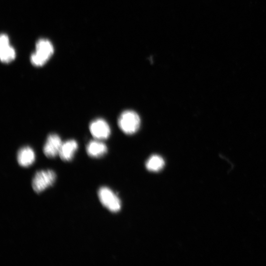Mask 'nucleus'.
<instances>
[{
	"mask_svg": "<svg viewBox=\"0 0 266 266\" xmlns=\"http://www.w3.org/2000/svg\"><path fill=\"white\" fill-rule=\"evenodd\" d=\"M17 158L18 164L21 166L28 167L34 163L36 156L31 147L24 146L18 151Z\"/></svg>",
	"mask_w": 266,
	"mask_h": 266,
	"instance_id": "0eeeda50",
	"label": "nucleus"
},
{
	"mask_svg": "<svg viewBox=\"0 0 266 266\" xmlns=\"http://www.w3.org/2000/svg\"><path fill=\"white\" fill-rule=\"evenodd\" d=\"M165 166L163 158L157 155L152 156L146 162V169L151 172H157L161 171Z\"/></svg>",
	"mask_w": 266,
	"mask_h": 266,
	"instance_id": "9d476101",
	"label": "nucleus"
},
{
	"mask_svg": "<svg viewBox=\"0 0 266 266\" xmlns=\"http://www.w3.org/2000/svg\"><path fill=\"white\" fill-rule=\"evenodd\" d=\"M51 43L46 40H40L36 44V53L47 62L53 53Z\"/></svg>",
	"mask_w": 266,
	"mask_h": 266,
	"instance_id": "1a4fd4ad",
	"label": "nucleus"
},
{
	"mask_svg": "<svg viewBox=\"0 0 266 266\" xmlns=\"http://www.w3.org/2000/svg\"><path fill=\"white\" fill-rule=\"evenodd\" d=\"M98 196L102 204L110 212L116 213L121 209V202L119 198L109 188H102L99 189Z\"/></svg>",
	"mask_w": 266,
	"mask_h": 266,
	"instance_id": "7ed1b4c3",
	"label": "nucleus"
},
{
	"mask_svg": "<svg viewBox=\"0 0 266 266\" xmlns=\"http://www.w3.org/2000/svg\"><path fill=\"white\" fill-rule=\"evenodd\" d=\"M9 45L8 37L5 34H2L0 38V47H4Z\"/></svg>",
	"mask_w": 266,
	"mask_h": 266,
	"instance_id": "f8f14e48",
	"label": "nucleus"
},
{
	"mask_svg": "<svg viewBox=\"0 0 266 266\" xmlns=\"http://www.w3.org/2000/svg\"><path fill=\"white\" fill-rule=\"evenodd\" d=\"M0 57L1 62L8 63L13 61L16 58V52L10 45L0 47Z\"/></svg>",
	"mask_w": 266,
	"mask_h": 266,
	"instance_id": "9b49d317",
	"label": "nucleus"
},
{
	"mask_svg": "<svg viewBox=\"0 0 266 266\" xmlns=\"http://www.w3.org/2000/svg\"><path fill=\"white\" fill-rule=\"evenodd\" d=\"M118 126L125 134H133L139 129L141 120L139 115L134 111L123 112L118 118Z\"/></svg>",
	"mask_w": 266,
	"mask_h": 266,
	"instance_id": "f257e3e1",
	"label": "nucleus"
},
{
	"mask_svg": "<svg viewBox=\"0 0 266 266\" xmlns=\"http://www.w3.org/2000/svg\"><path fill=\"white\" fill-rule=\"evenodd\" d=\"M90 130L94 138L98 140L107 139L110 135V128L109 124L100 118L91 123Z\"/></svg>",
	"mask_w": 266,
	"mask_h": 266,
	"instance_id": "20e7f679",
	"label": "nucleus"
},
{
	"mask_svg": "<svg viewBox=\"0 0 266 266\" xmlns=\"http://www.w3.org/2000/svg\"><path fill=\"white\" fill-rule=\"evenodd\" d=\"M55 173L51 170H43L38 172L34 177L32 187L34 190L41 193L52 186L56 180Z\"/></svg>",
	"mask_w": 266,
	"mask_h": 266,
	"instance_id": "f03ea898",
	"label": "nucleus"
},
{
	"mask_svg": "<svg viewBox=\"0 0 266 266\" xmlns=\"http://www.w3.org/2000/svg\"><path fill=\"white\" fill-rule=\"evenodd\" d=\"M78 143L74 140H68L63 142L59 156L62 159L69 161L73 159L76 152L78 149Z\"/></svg>",
	"mask_w": 266,
	"mask_h": 266,
	"instance_id": "6e6552de",
	"label": "nucleus"
},
{
	"mask_svg": "<svg viewBox=\"0 0 266 266\" xmlns=\"http://www.w3.org/2000/svg\"><path fill=\"white\" fill-rule=\"evenodd\" d=\"M63 142L59 135H49L44 146V153L48 158H54L59 155Z\"/></svg>",
	"mask_w": 266,
	"mask_h": 266,
	"instance_id": "39448f33",
	"label": "nucleus"
},
{
	"mask_svg": "<svg viewBox=\"0 0 266 266\" xmlns=\"http://www.w3.org/2000/svg\"><path fill=\"white\" fill-rule=\"evenodd\" d=\"M108 151L107 145L101 141L94 140L89 142L86 146L88 155L94 158H100L105 156Z\"/></svg>",
	"mask_w": 266,
	"mask_h": 266,
	"instance_id": "423d86ee",
	"label": "nucleus"
}]
</instances>
